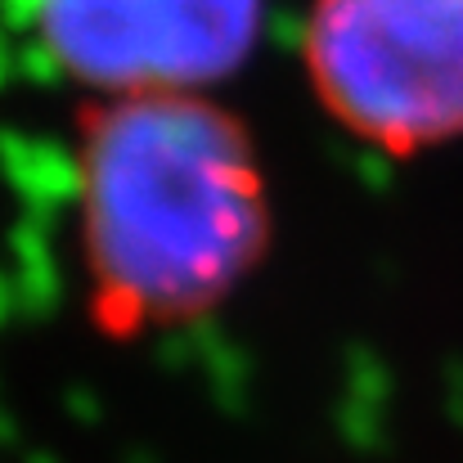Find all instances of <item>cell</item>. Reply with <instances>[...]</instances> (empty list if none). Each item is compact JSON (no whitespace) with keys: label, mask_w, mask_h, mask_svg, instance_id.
Returning <instances> with one entry per match:
<instances>
[{"label":"cell","mask_w":463,"mask_h":463,"mask_svg":"<svg viewBox=\"0 0 463 463\" xmlns=\"http://www.w3.org/2000/svg\"><path fill=\"white\" fill-rule=\"evenodd\" d=\"M275 207L261 149L207 90L104 95L77 127V248L109 337L184 328L261 270Z\"/></svg>","instance_id":"obj_1"},{"label":"cell","mask_w":463,"mask_h":463,"mask_svg":"<svg viewBox=\"0 0 463 463\" xmlns=\"http://www.w3.org/2000/svg\"><path fill=\"white\" fill-rule=\"evenodd\" d=\"M302 59L319 109L378 154L463 136V0H310Z\"/></svg>","instance_id":"obj_2"},{"label":"cell","mask_w":463,"mask_h":463,"mask_svg":"<svg viewBox=\"0 0 463 463\" xmlns=\"http://www.w3.org/2000/svg\"><path fill=\"white\" fill-rule=\"evenodd\" d=\"M36 32L99 99L207 90L252 54L261 0H36Z\"/></svg>","instance_id":"obj_3"}]
</instances>
